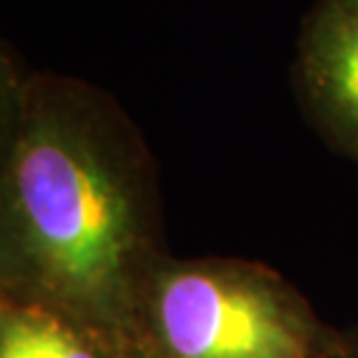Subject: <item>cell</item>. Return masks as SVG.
Instances as JSON below:
<instances>
[{"mask_svg": "<svg viewBox=\"0 0 358 358\" xmlns=\"http://www.w3.org/2000/svg\"><path fill=\"white\" fill-rule=\"evenodd\" d=\"M159 179L110 93L35 73L3 49L0 300L45 307L117 345L138 342V303L159 247Z\"/></svg>", "mask_w": 358, "mask_h": 358, "instance_id": "obj_1", "label": "cell"}, {"mask_svg": "<svg viewBox=\"0 0 358 358\" xmlns=\"http://www.w3.org/2000/svg\"><path fill=\"white\" fill-rule=\"evenodd\" d=\"M138 342L161 358H335L340 335L270 268L161 254L140 291Z\"/></svg>", "mask_w": 358, "mask_h": 358, "instance_id": "obj_2", "label": "cell"}, {"mask_svg": "<svg viewBox=\"0 0 358 358\" xmlns=\"http://www.w3.org/2000/svg\"><path fill=\"white\" fill-rule=\"evenodd\" d=\"M293 84L305 119L358 166V0H317L303 21Z\"/></svg>", "mask_w": 358, "mask_h": 358, "instance_id": "obj_3", "label": "cell"}, {"mask_svg": "<svg viewBox=\"0 0 358 358\" xmlns=\"http://www.w3.org/2000/svg\"><path fill=\"white\" fill-rule=\"evenodd\" d=\"M131 347L45 307L0 300V358H128Z\"/></svg>", "mask_w": 358, "mask_h": 358, "instance_id": "obj_4", "label": "cell"}, {"mask_svg": "<svg viewBox=\"0 0 358 358\" xmlns=\"http://www.w3.org/2000/svg\"><path fill=\"white\" fill-rule=\"evenodd\" d=\"M335 358H358V328H354L352 333L340 335V345Z\"/></svg>", "mask_w": 358, "mask_h": 358, "instance_id": "obj_5", "label": "cell"}, {"mask_svg": "<svg viewBox=\"0 0 358 358\" xmlns=\"http://www.w3.org/2000/svg\"><path fill=\"white\" fill-rule=\"evenodd\" d=\"M128 358H161V356H156L154 352H149L147 347H142L140 342H135L131 347V352H128Z\"/></svg>", "mask_w": 358, "mask_h": 358, "instance_id": "obj_6", "label": "cell"}]
</instances>
